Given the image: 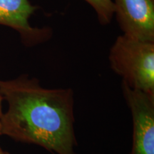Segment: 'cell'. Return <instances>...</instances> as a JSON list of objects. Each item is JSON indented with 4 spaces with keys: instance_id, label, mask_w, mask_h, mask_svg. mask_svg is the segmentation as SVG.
Segmentation results:
<instances>
[{
    "instance_id": "2",
    "label": "cell",
    "mask_w": 154,
    "mask_h": 154,
    "mask_svg": "<svg viewBox=\"0 0 154 154\" xmlns=\"http://www.w3.org/2000/svg\"><path fill=\"white\" fill-rule=\"evenodd\" d=\"M109 61L128 87L154 95V42L121 34L111 46Z\"/></svg>"
},
{
    "instance_id": "3",
    "label": "cell",
    "mask_w": 154,
    "mask_h": 154,
    "mask_svg": "<svg viewBox=\"0 0 154 154\" xmlns=\"http://www.w3.org/2000/svg\"><path fill=\"white\" fill-rule=\"evenodd\" d=\"M121 87L132 118L130 154H154V95L133 89L122 82Z\"/></svg>"
},
{
    "instance_id": "1",
    "label": "cell",
    "mask_w": 154,
    "mask_h": 154,
    "mask_svg": "<svg viewBox=\"0 0 154 154\" xmlns=\"http://www.w3.org/2000/svg\"><path fill=\"white\" fill-rule=\"evenodd\" d=\"M0 94L8 105L0 118L2 135L53 154H78L72 88H47L22 74L0 80Z\"/></svg>"
},
{
    "instance_id": "8",
    "label": "cell",
    "mask_w": 154,
    "mask_h": 154,
    "mask_svg": "<svg viewBox=\"0 0 154 154\" xmlns=\"http://www.w3.org/2000/svg\"><path fill=\"white\" fill-rule=\"evenodd\" d=\"M1 135H2V128H1V123H0V136H1ZM0 154H9V153L5 151H3L2 149L0 147Z\"/></svg>"
},
{
    "instance_id": "4",
    "label": "cell",
    "mask_w": 154,
    "mask_h": 154,
    "mask_svg": "<svg viewBox=\"0 0 154 154\" xmlns=\"http://www.w3.org/2000/svg\"><path fill=\"white\" fill-rule=\"evenodd\" d=\"M123 34L154 42V0H112Z\"/></svg>"
},
{
    "instance_id": "5",
    "label": "cell",
    "mask_w": 154,
    "mask_h": 154,
    "mask_svg": "<svg viewBox=\"0 0 154 154\" xmlns=\"http://www.w3.org/2000/svg\"><path fill=\"white\" fill-rule=\"evenodd\" d=\"M38 7L29 0H0V25L16 30L26 46L32 47L44 43L52 36L51 28L34 27L29 19Z\"/></svg>"
},
{
    "instance_id": "7",
    "label": "cell",
    "mask_w": 154,
    "mask_h": 154,
    "mask_svg": "<svg viewBox=\"0 0 154 154\" xmlns=\"http://www.w3.org/2000/svg\"><path fill=\"white\" fill-rule=\"evenodd\" d=\"M4 101L2 96L1 94H0V118H1L2 115V101Z\"/></svg>"
},
{
    "instance_id": "6",
    "label": "cell",
    "mask_w": 154,
    "mask_h": 154,
    "mask_svg": "<svg viewBox=\"0 0 154 154\" xmlns=\"http://www.w3.org/2000/svg\"><path fill=\"white\" fill-rule=\"evenodd\" d=\"M95 11L98 21L101 25L109 24L114 17L112 0H84Z\"/></svg>"
}]
</instances>
